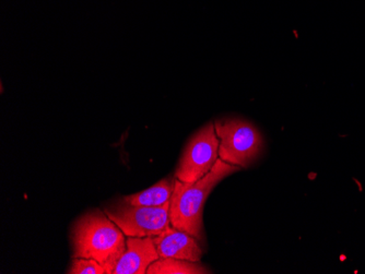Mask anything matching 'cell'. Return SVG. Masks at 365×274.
I'll list each match as a JSON object with an SVG mask.
<instances>
[{
  "mask_svg": "<svg viewBox=\"0 0 365 274\" xmlns=\"http://www.w3.org/2000/svg\"><path fill=\"white\" fill-rule=\"evenodd\" d=\"M219 138L215 122H208L190 139L175 171L182 183H195L212 169L219 159Z\"/></svg>",
  "mask_w": 365,
  "mask_h": 274,
  "instance_id": "5",
  "label": "cell"
},
{
  "mask_svg": "<svg viewBox=\"0 0 365 274\" xmlns=\"http://www.w3.org/2000/svg\"><path fill=\"white\" fill-rule=\"evenodd\" d=\"M127 237H155L171 226L170 202L159 206H133L124 200L104 210Z\"/></svg>",
  "mask_w": 365,
  "mask_h": 274,
  "instance_id": "4",
  "label": "cell"
},
{
  "mask_svg": "<svg viewBox=\"0 0 365 274\" xmlns=\"http://www.w3.org/2000/svg\"><path fill=\"white\" fill-rule=\"evenodd\" d=\"M175 186V176H169L155 184L153 187L134 195L123 197V200L133 206H159L171 201Z\"/></svg>",
  "mask_w": 365,
  "mask_h": 274,
  "instance_id": "8",
  "label": "cell"
},
{
  "mask_svg": "<svg viewBox=\"0 0 365 274\" xmlns=\"http://www.w3.org/2000/svg\"><path fill=\"white\" fill-rule=\"evenodd\" d=\"M73 258L98 261L112 274L126 251V235L106 212L96 210L82 216L73 228Z\"/></svg>",
  "mask_w": 365,
  "mask_h": 274,
  "instance_id": "2",
  "label": "cell"
},
{
  "mask_svg": "<svg viewBox=\"0 0 365 274\" xmlns=\"http://www.w3.org/2000/svg\"><path fill=\"white\" fill-rule=\"evenodd\" d=\"M240 169L241 167L219 159L212 169L195 183H182L175 177L173 195L170 201L172 226L190 233L200 243L205 241L202 221L205 202L215 186Z\"/></svg>",
  "mask_w": 365,
  "mask_h": 274,
  "instance_id": "1",
  "label": "cell"
},
{
  "mask_svg": "<svg viewBox=\"0 0 365 274\" xmlns=\"http://www.w3.org/2000/svg\"><path fill=\"white\" fill-rule=\"evenodd\" d=\"M219 138V159L229 164L247 169L262 157L264 140L259 129L241 117H227L215 122Z\"/></svg>",
  "mask_w": 365,
  "mask_h": 274,
  "instance_id": "3",
  "label": "cell"
},
{
  "mask_svg": "<svg viewBox=\"0 0 365 274\" xmlns=\"http://www.w3.org/2000/svg\"><path fill=\"white\" fill-rule=\"evenodd\" d=\"M69 274H106V269L98 261L87 258H73Z\"/></svg>",
  "mask_w": 365,
  "mask_h": 274,
  "instance_id": "10",
  "label": "cell"
},
{
  "mask_svg": "<svg viewBox=\"0 0 365 274\" xmlns=\"http://www.w3.org/2000/svg\"><path fill=\"white\" fill-rule=\"evenodd\" d=\"M159 259L153 237H127L126 251L112 274H145Z\"/></svg>",
  "mask_w": 365,
  "mask_h": 274,
  "instance_id": "7",
  "label": "cell"
},
{
  "mask_svg": "<svg viewBox=\"0 0 365 274\" xmlns=\"http://www.w3.org/2000/svg\"><path fill=\"white\" fill-rule=\"evenodd\" d=\"M160 258H174L182 260L200 261L204 255L200 241L185 231L170 226L153 237Z\"/></svg>",
  "mask_w": 365,
  "mask_h": 274,
  "instance_id": "6",
  "label": "cell"
},
{
  "mask_svg": "<svg viewBox=\"0 0 365 274\" xmlns=\"http://www.w3.org/2000/svg\"><path fill=\"white\" fill-rule=\"evenodd\" d=\"M210 270L196 261L182 260L174 258H160L150 267L147 274H206Z\"/></svg>",
  "mask_w": 365,
  "mask_h": 274,
  "instance_id": "9",
  "label": "cell"
}]
</instances>
